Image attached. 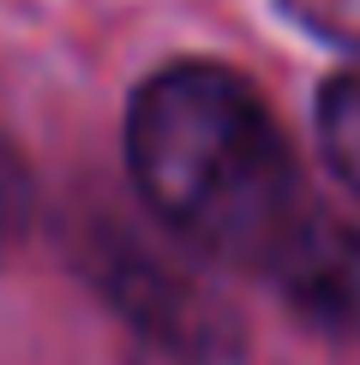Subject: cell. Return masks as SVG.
<instances>
[{"label": "cell", "instance_id": "1", "mask_svg": "<svg viewBox=\"0 0 360 365\" xmlns=\"http://www.w3.org/2000/svg\"><path fill=\"white\" fill-rule=\"evenodd\" d=\"M126 168L174 240L264 282L330 210L264 96L210 60H174L144 78L126 114Z\"/></svg>", "mask_w": 360, "mask_h": 365}, {"label": "cell", "instance_id": "2", "mask_svg": "<svg viewBox=\"0 0 360 365\" xmlns=\"http://www.w3.org/2000/svg\"><path fill=\"white\" fill-rule=\"evenodd\" d=\"M84 269L102 294L114 299L150 341H162V354L174 359H210L234 347V317L222 299H210L174 257H162L156 246H144L132 227H120L114 216H96L79 234Z\"/></svg>", "mask_w": 360, "mask_h": 365}, {"label": "cell", "instance_id": "3", "mask_svg": "<svg viewBox=\"0 0 360 365\" xmlns=\"http://www.w3.org/2000/svg\"><path fill=\"white\" fill-rule=\"evenodd\" d=\"M289 312H300L312 329L342 341H360V234L336 210L312 222V234L289 252V264L270 276Z\"/></svg>", "mask_w": 360, "mask_h": 365}, {"label": "cell", "instance_id": "4", "mask_svg": "<svg viewBox=\"0 0 360 365\" xmlns=\"http://www.w3.org/2000/svg\"><path fill=\"white\" fill-rule=\"evenodd\" d=\"M319 138H324L330 168L349 180V192L360 197V66H349L342 78L324 84V102H319Z\"/></svg>", "mask_w": 360, "mask_h": 365}, {"label": "cell", "instance_id": "5", "mask_svg": "<svg viewBox=\"0 0 360 365\" xmlns=\"http://www.w3.org/2000/svg\"><path fill=\"white\" fill-rule=\"evenodd\" d=\"M30 210H36V180H30L24 156L12 150V138L0 132V252L24 240Z\"/></svg>", "mask_w": 360, "mask_h": 365}, {"label": "cell", "instance_id": "6", "mask_svg": "<svg viewBox=\"0 0 360 365\" xmlns=\"http://www.w3.org/2000/svg\"><path fill=\"white\" fill-rule=\"evenodd\" d=\"M282 6L312 36L336 42V48H360V0H282Z\"/></svg>", "mask_w": 360, "mask_h": 365}, {"label": "cell", "instance_id": "7", "mask_svg": "<svg viewBox=\"0 0 360 365\" xmlns=\"http://www.w3.org/2000/svg\"><path fill=\"white\" fill-rule=\"evenodd\" d=\"M132 365H192V359H174V354H144V359H132Z\"/></svg>", "mask_w": 360, "mask_h": 365}]
</instances>
